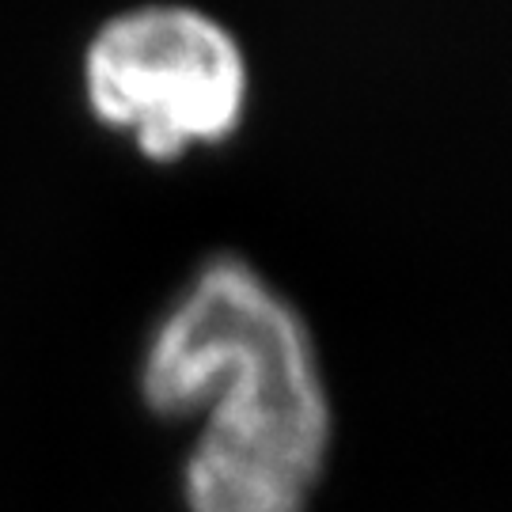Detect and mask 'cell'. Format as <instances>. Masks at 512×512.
I'll use <instances>...</instances> for the list:
<instances>
[{
	"mask_svg": "<svg viewBox=\"0 0 512 512\" xmlns=\"http://www.w3.org/2000/svg\"><path fill=\"white\" fill-rule=\"evenodd\" d=\"M88 99L152 160L217 145L243 118L247 69L236 38L194 8H141L110 19L88 50Z\"/></svg>",
	"mask_w": 512,
	"mask_h": 512,
	"instance_id": "obj_2",
	"label": "cell"
},
{
	"mask_svg": "<svg viewBox=\"0 0 512 512\" xmlns=\"http://www.w3.org/2000/svg\"><path fill=\"white\" fill-rule=\"evenodd\" d=\"M145 399L179 418L213 399L186 463L190 512H304L323 475L330 406L300 315L243 266L209 262L145 357Z\"/></svg>",
	"mask_w": 512,
	"mask_h": 512,
	"instance_id": "obj_1",
	"label": "cell"
}]
</instances>
